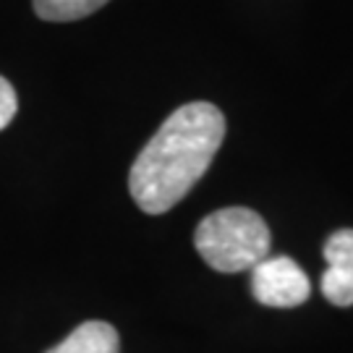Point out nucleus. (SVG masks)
Returning a JSON list of instances; mask_svg holds the SVG:
<instances>
[{
  "mask_svg": "<svg viewBox=\"0 0 353 353\" xmlns=\"http://www.w3.org/2000/svg\"><path fill=\"white\" fill-rule=\"evenodd\" d=\"M225 139V118L212 102H189L157 128L128 173V191L139 210H173L207 173Z\"/></svg>",
  "mask_w": 353,
  "mask_h": 353,
  "instance_id": "nucleus-1",
  "label": "nucleus"
},
{
  "mask_svg": "<svg viewBox=\"0 0 353 353\" xmlns=\"http://www.w3.org/2000/svg\"><path fill=\"white\" fill-rule=\"evenodd\" d=\"M108 0H34V13L45 21H76L100 11Z\"/></svg>",
  "mask_w": 353,
  "mask_h": 353,
  "instance_id": "nucleus-6",
  "label": "nucleus"
},
{
  "mask_svg": "<svg viewBox=\"0 0 353 353\" xmlns=\"http://www.w3.org/2000/svg\"><path fill=\"white\" fill-rule=\"evenodd\" d=\"M16 110H19L16 89L11 87V81H8V79H3V76H0V131L11 123Z\"/></svg>",
  "mask_w": 353,
  "mask_h": 353,
  "instance_id": "nucleus-7",
  "label": "nucleus"
},
{
  "mask_svg": "<svg viewBox=\"0 0 353 353\" xmlns=\"http://www.w3.org/2000/svg\"><path fill=\"white\" fill-rule=\"evenodd\" d=\"M327 270L322 275V293L335 306H353V228L335 230L325 241Z\"/></svg>",
  "mask_w": 353,
  "mask_h": 353,
  "instance_id": "nucleus-4",
  "label": "nucleus"
},
{
  "mask_svg": "<svg viewBox=\"0 0 353 353\" xmlns=\"http://www.w3.org/2000/svg\"><path fill=\"white\" fill-rule=\"evenodd\" d=\"M194 246L212 270L233 275L267 259L272 236L262 214L246 207H228L207 214L199 223Z\"/></svg>",
  "mask_w": 353,
  "mask_h": 353,
  "instance_id": "nucleus-2",
  "label": "nucleus"
},
{
  "mask_svg": "<svg viewBox=\"0 0 353 353\" xmlns=\"http://www.w3.org/2000/svg\"><path fill=\"white\" fill-rule=\"evenodd\" d=\"M48 353H121V338L113 325L89 319Z\"/></svg>",
  "mask_w": 353,
  "mask_h": 353,
  "instance_id": "nucleus-5",
  "label": "nucleus"
},
{
  "mask_svg": "<svg viewBox=\"0 0 353 353\" xmlns=\"http://www.w3.org/2000/svg\"><path fill=\"white\" fill-rule=\"evenodd\" d=\"M252 293L265 306L293 309L309 299L312 283L290 256H267L252 267Z\"/></svg>",
  "mask_w": 353,
  "mask_h": 353,
  "instance_id": "nucleus-3",
  "label": "nucleus"
}]
</instances>
